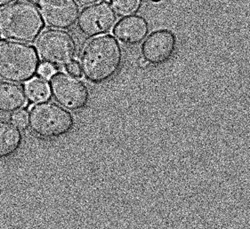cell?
<instances>
[{
    "label": "cell",
    "mask_w": 250,
    "mask_h": 229,
    "mask_svg": "<svg viewBox=\"0 0 250 229\" xmlns=\"http://www.w3.org/2000/svg\"><path fill=\"white\" fill-rule=\"evenodd\" d=\"M177 38L173 31L158 30L147 36L141 46V54L149 64L160 66L170 60L175 55Z\"/></svg>",
    "instance_id": "9"
},
{
    "label": "cell",
    "mask_w": 250,
    "mask_h": 229,
    "mask_svg": "<svg viewBox=\"0 0 250 229\" xmlns=\"http://www.w3.org/2000/svg\"><path fill=\"white\" fill-rule=\"evenodd\" d=\"M40 76L43 78H50L51 76L55 73V68L49 64L40 65L39 71Z\"/></svg>",
    "instance_id": "17"
},
{
    "label": "cell",
    "mask_w": 250,
    "mask_h": 229,
    "mask_svg": "<svg viewBox=\"0 0 250 229\" xmlns=\"http://www.w3.org/2000/svg\"><path fill=\"white\" fill-rule=\"evenodd\" d=\"M10 121L16 127L24 131L28 127V112L23 110H17L11 115Z\"/></svg>",
    "instance_id": "15"
},
{
    "label": "cell",
    "mask_w": 250,
    "mask_h": 229,
    "mask_svg": "<svg viewBox=\"0 0 250 229\" xmlns=\"http://www.w3.org/2000/svg\"><path fill=\"white\" fill-rule=\"evenodd\" d=\"M105 1L106 3H110V2H111V0H104Z\"/></svg>",
    "instance_id": "22"
},
{
    "label": "cell",
    "mask_w": 250,
    "mask_h": 229,
    "mask_svg": "<svg viewBox=\"0 0 250 229\" xmlns=\"http://www.w3.org/2000/svg\"><path fill=\"white\" fill-rule=\"evenodd\" d=\"M139 64H140L141 68H143V69H146V68H148V66H149V63H148L145 59H141Z\"/></svg>",
    "instance_id": "20"
},
{
    "label": "cell",
    "mask_w": 250,
    "mask_h": 229,
    "mask_svg": "<svg viewBox=\"0 0 250 229\" xmlns=\"http://www.w3.org/2000/svg\"><path fill=\"white\" fill-rule=\"evenodd\" d=\"M116 21L117 15L112 6L108 3H97L81 11L78 19V29L82 35L95 38L110 32Z\"/></svg>",
    "instance_id": "7"
},
{
    "label": "cell",
    "mask_w": 250,
    "mask_h": 229,
    "mask_svg": "<svg viewBox=\"0 0 250 229\" xmlns=\"http://www.w3.org/2000/svg\"><path fill=\"white\" fill-rule=\"evenodd\" d=\"M124 54L119 41L113 36H97L84 46L80 55L82 75L95 85L112 79L123 65Z\"/></svg>",
    "instance_id": "1"
},
{
    "label": "cell",
    "mask_w": 250,
    "mask_h": 229,
    "mask_svg": "<svg viewBox=\"0 0 250 229\" xmlns=\"http://www.w3.org/2000/svg\"><path fill=\"white\" fill-rule=\"evenodd\" d=\"M15 0H0V8L15 2Z\"/></svg>",
    "instance_id": "19"
},
{
    "label": "cell",
    "mask_w": 250,
    "mask_h": 229,
    "mask_svg": "<svg viewBox=\"0 0 250 229\" xmlns=\"http://www.w3.org/2000/svg\"><path fill=\"white\" fill-rule=\"evenodd\" d=\"M148 1H150V2H152V3H160V2H161L162 0H148Z\"/></svg>",
    "instance_id": "21"
},
{
    "label": "cell",
    "mask_w": 250,
    "mask_h": 229,
    "mask_svg": "<svg viewBox=\"0 0 250 229\" xmlns=\"http://www.w3.org/2000/svg\"><path fill=\"white\" fill-rule=\"evenodd\" d=\"M113 10L120 16L134 15L140 9L142 0H111Z\"/></svg>",
    "instance_id": "14"
},
{
    "label": "cell",
    "mask_w": 250,
    "mask_h": 229,
    "mask_svg": "<svg viewBox=\"0 0 250 229\" xmlns=\"http://www.w3.org/2000/svg\"><path fill=\"white\" fill-rule=\"evenodd\" d=\"M38 9L45 25L55 30L71 29L80 14L76 0H39Z\"/></svg>",
    "instance_id": "8"
},
{
    "label": "cell",
    "mask_w": 250,
    "mask_h": 229,
    "mask_svg": "<svg viewBox=\"0 0 250 229\" xmlns=\"http://www.w3.org/2000/svg\"><path fill=\"white\" fill-rule=\"evenodd\" d=\"M45 22L33 3L17 1L0 8V37L21 43H33Z\"/></svg>",
    "instance_id": "2"
},
{
    "label": "cell",
    "mask_w": 250,
    "mask_h": 229,
    "mask_svg": "<svg viewBox=\"0 0 250 229\" xmlns=\"http://www.w3.org/2000/svg\"><path fill=\"white\" fill-rule=\"evenodd\" d=\"M26 95L28 99L33 102H42L49 100L50 88L43 77L30 80L25 87Z\"/></svg>",
    "instance_id": "13"
},
{
    "label": "cell",
    "mask_w": 250,
    "mask_h": 229,
    "mask_svg": "<svg viewBox=\"0 0 250 229\" xmlns=\"http://www.w3.org/2000/svg\"><path fill=\"white\" fill-rule=\"evenodd\" d=\"M21 130L10 122H0V160L9 158L22 144Z\"/></svg>",
    "instance_id": "12"
},
{
    "label": "cell",
    "mask_w": 250,
    "mask_h": 229,
    "mask_svg": "<svg viewBox=\"0 0 250 229\" xmlns=\"http://www.w3.org/2000/svg\"><path fill=\"white\" fill-rule=\"evenodd\" d=\"M149 31L150 24L145 17L130 15L117 22L113 29V35L123 45L135 46L140 45L147 38Z\"/></svg>",
    "instance_id": "10"
},
{
    "label": "cell",
    "mask_w": 250,
    "mask_h": 229,
    "mask_svg": "<svg viewBox=\"0 0 250 229\" xmlns=\"http://www.w3.org/2000/svg\"><path fill=\"white\" fill-rule=\"evenodd\" d=\"M35 48L26 43L3 40L0 42V78L13 83L33 79L40 68Z\"/></svg>",
    "instance_id": "3"
},
{
    "label": "cell",
    "mask_w": 250,
    "mask_h": 229,
    "mask_svg": "<svg viewBox=\"0 0 250 229\" xmlns=\"http://www.w3.org/2000/svg\"><path fill=\"white\" fill-rule=\"evenodd\" d=\"M28 104L25 88L13 82L0 83V112L14 113Z\"/></svg>",
    "instance_id": "11"
},
{
    "label": "cell",
    "mask_w": 250,
    "mask_h": 229,
    "mask_svg": "<svg viewBox=\"0 0 250 229\" xmlns=\"http://www.w3.org/2000/svg\"><path fill=\"white\" fill-rule=\"evenodd\" d=\"M65 70L69 75L72 76L74 77L80 78L82 76L81 67L78 61H75V60L71 61L70 63L65 66Z\"/></svg>",
    "instance_id": "16"
},
{
    "label": "cell",
    "mask_w": 250,
    "mask_h": 229,
    "mask_svg": "<svg viewBox=\"0 0 250 229\" xmlns=\"http://www.w3.org/2000/svg\"><path fill=\"white\" fill-rule=\"evenodd\" d=\"M76 1L83 6H88V5H95L97 3H100L102 0H76Z\"/></svg>",
    "instance_id": "18"
},
{
    "label": "cell",
    "mask_w": 250,
    "mask_h": 229,
    "mask_svg": "<svg viewBox=\"0 0 250 229\" xmlns=\"http://www.w3.org/2000/svg\"><path fill=\"white\" fill-rule=\"evenodd\" d=\"M31 132L43 139H56L70 133L75 118L68 110L53 101L37 102L28 113Z\"/></svg>",
    "instance_id": "4"
},
{
    "label": "cell",
    "mask_w": 250,
    "mask_h": 229,
    "mask_svg": "<svg viewBox=\"0 0 250 229\" xmlns=\"http://www.w3.org/2000/svg\"><path fill=\"white\" fill-rule=\"evenodd\" d=\"M49 88L54 100L66 110L80 111L89 102L90 93L85 83L68 73H54Z\"/></svg>",
    "instance_id": "6"
},
{
    "label": "cell",
    "mask_w": 250,
    "mask_h": 229,
    "mask_svg": "<svg viewBox=\"0 0 250 229\" xmlns=\"http://www.w3.org/2000/svg\"><path fill=\"white\" fill-rule=\"evenodd\" d=\"M40 59L54 68H62L73 61L77 54L74 38L62 30H45L36 43Z\"/></svg>",
    "instance_id": "5"
}]
</instances>
